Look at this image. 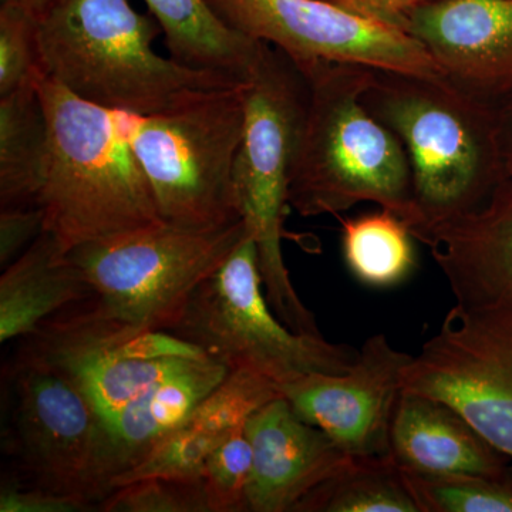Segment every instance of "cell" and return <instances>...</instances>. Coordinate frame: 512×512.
I'll return each instance as SVG.
<instances>
[{"label": "cell", "mask_w": 512, "mask_h": 512, "mask_svg": "<svg viewBox=\"0 0 512 512\" xmlns=\"http://www.w3.org/2000/svg\"><path fill=\"white\" fill-rule=\"evenodd\" d=\"M97 505L73 495L53 493L43 488L16 483L3 485L0 493L2 512H84Z\"/></svg>", "instance_id": "4dcf8cb0"}, {"label": "cell", "mask_w": 512, "mask_h": 512, "mask_svg": "<svg viewBox=\"0 0 512 512\" xmlns=\"http://www.w3.org/2000/svg\"><path fill=\"white\" fill-rule=\"evenodd\" d=\"M47 141L46 113L37 87L0 97V210L37 207Z\"/></svg>", "instance_id": "44dd1931"}, {"label": "cell", "mask_w": 512, "mask_h": 512, "mask_svg": "<svg viewBox=\"0 0 512 512\" xmlns=\"http://www.w3.org/2000/svg\"><path fill=\"white\" fill-rule=\"evenodd\" d=\"M242 35L278 47L293 62L356 63L386 72L441 76L419 40L326 0H208Z\"/></svg>", "instance_id": "7c38bea8"}, {"label": "cell", "mask_w": 512, "mask_h": 512, "mask_svg": "<svg viewBox=\"0 0 512 512\" xmlns=\"http://www.w3.org/2000/svg\"><path fill=\"white\" fill-rule=\"evenodd\" d=\"M403 30L461 92L491 107L512 97V0H439Z\"/></svg>", "instance_id": "5bb4252c"}, {"label": "cell", "mask_w": 512, "mask_h": 512, "mask_svg": "<svg viewBox=\"0 0 512 512\" xmlns=\"http://www.w3.org/2000/svg\"><path fill=\"white\" fill-rule=\"evenodd\" d=\"M160 30L128 0H60L37 25L43 70L80 99L134 117L244 84L158 55Z\"/></svg>", "instance_id": "277c9868"}, {"label": "cell", "mask_w": 512, "mask_h": 512, "mask_svg": "<svg viewBox=\"0 0 512 512\" xmlns=\"http://www.w3.org/2000/svg\"><path fill=\"white\" fill-rule=\"evenodd\" d=\"M389 454L404 471L419 474L507 476L512 461L453 407L403 392L390 427Z\"/></svg>", "instance_id": "ac0fdd59"}, {"label": "cell", "mask_w": 512, "mask_h": 512, "mask_svg": "<svg viewBox=\"0 0 512 512\" xmlns=\"http://www.w3.org/2000/svg\"><path fill=\"white\" fill-rule=\"evenodd\" d=\"M222 440L185 421L183 426L165 436L137 466L114 478L111 491L147 478L197 483L208 457Z\"/></svg>", "instance_id": "484cf974"}, {"label": "cell", "mask_w": 512, "mask_h": 512, "mask_svg": "<svg viewBox=\"0 0 512 512\" xmlns=\"http://www.w3.org/2000/svg\"><path fill=\"white\" fill-rule=\"evenodd\" d=\"M37 25L28 13L0 6V97L45 79Z\"/></svg>", "instance_id": "83f0119b"}, {"label": "cell", "mask_w": 512, "mask_h": 512, "mask_svg": "<svg viewBox=\"0 0 512 512\" xmlns=\"http://www.w3.org/2000/svg\"><path fill=\"white\" fill-rule=\"evenodd\" d=\"M59 2L60 0H0V6L22 10L40 22Z\"/></svg>", "instance_id": "836d02e7"}, {"label": "cell", "mask_w": 512, "mask_h": 512, "mask_svg": "<svg viewBox=\"0 0 512 512\" xmlns=\"http://www.w3.org/2000/svg\"><path fill=\"white\" fill-rule=\"evenodd\" d=\"M414 235L389 210L342 220L343 258L360 284L389 289L403 284L416 269Z\"/></svg>", "instance_id": "7402d4cb"}, {"label": "cell", "mask_w": 512, "mask_h": 512, "mask_svg": "<svg viewBox=\"0 0 512 512\" xmlns=\"http://www.w3.org/2000/svg\"><path fill=\"white\" fill-rule=\"evenodd\" d=\"M245 86L207 90L170 109L131 117V148L165 224L212 229L242 220L234 167Z\"/></svg>", "instance_id": "52a82bcc"}, {"label": "cell", "mask_w": 512, "mask_h": 512, "mask_svg": "<svg viewBox=\"0 0 512 512\" xmlns=\"http://www.w3.org/2000/svg\"><path fill=\"white\" fill-rule=\"evenodd\" d=\"M9 419L3 448L15 458V483L97 505L106 424L76 383L16 353L9 367Z\"/></svg>", "instance_id": "9c48e42d"}, {"label": "cell", "mask_w": 512, "mask_h": 512, "mask_svg": "<svg viewBox=\"0 0 512 512\" xmlns=\"http://www.w3.org/2000/svg\"><path fill=\"white\" fill-rule=\"evenodd\" d=\"M170 333L232 370H245L276 386L308 373H343L357 352L320 336L302 335L272 311L251 232L215 274L192 293Z\"/></svg>", "instance_id": "ba28073f"}, {"label": "cell", "mask_w": 512, "mask_h": 512, "mask_svg": "<svg viewBox=\"0 0 512 512\" xmlns=\"http://www.w3.org/2000/svg\"><path fill=\"white\" fill-rule=\"evenodd\" d=\"M403 392L456 409L512 461V309L454 305L403 372Z\"/></svg>", "instance_id": "30bf717a"}, {"label": "cell", "mask_w": 512, "mask_h": 512, "mask_svg": "<svg viewBox=\"0 0 512 512\" xmlns=\"http://www.w3.org/2000/svg\"><path fill=\"white\" fill-rule=\"evenodd\" d=\"M165 35L171 59L247 84L262 43L232 29L208 0H146Z\"/></svg>", "instance_id": "ffe728a7"}, {"label": "cell", "mask_w": 512, "mask_h": 512, "mask_svg": "<svg viewBox=\"0 0 512 512\" xmlns=\"http://www.w3.org/2000/svg\"><path fill=\"white\" fill-rule=\"evenodd\" d=\"M18 355L53 367L82 389L104 421L192 360L208 357L170 332L127 336L73 305L23 338Z\"/></svg>", "instance_id": "8fae6325"}, {"label": "cell", "mask_w": 512, "mask_h": 512, "mask_svg": "<svg viewBox=\"0 0 512 512\" xmlns=\"http://www.w3.org/2000/svg\"><path fill=\"white\" fill-rule=\"evenodd\" d=\"M89 296L79 269L43 231L0 276V342L33 335L47 320Z\"/></svg>", "instance_id": "d6986e66"}, {"label": "cell", "mask_w": 512, "mask_h": 512, "mask_svg": "<svg viewBox=\"0 0 512 512\" xmlns=\"http://www.w3.org/2000/svg\"><path fill=\"white\" fill-rule=\"evenodd\" d=\"M362 101L409 157L421 221L414 238L476 211L505 180L495 107L444 77L376 70Z\"/></svg>", "instance_id": "3957f363"}, {"label": "cell", "mask_w": 512, "mask_h": 512, "mask_svg": "<svg viewBox=\"0 0 512 512\" xmlns=\"http://www.w3.org/2000/svg\"><path fill=\"white\" fill-rule=\"evenodd\" d=\"M279 396L282 394L271 380L245 370H232L195 407L187 421L225 439L232 431L245 426L256 410Z\"/></svg>", "instance_id": "d4e9b609"}, {"label": "cell", "mask_w": 512, "mask_h": 512, "mask_svg": "<svg viewBox=\"0 0 512 512\" xmlns=\"http://www.w3.org/2000/svg\"><path fill=\"white\" fill-rule=\"evenodd\" d=\"M309 104L305 73L278 47L262 43L245 86V123L234 167L241 218L258 248L259 271L272 311L295 332L320 336L296 293L282 252L288 188Z\"/></svg>", "instance_id": "5b68a950"}, {"label": "cell", "mask_w": 512, "mask_h": 512, "mask_svg": "<svg viewBox=\"0 0 512 512\" xmlns=\"http://www.w3.org/2000/svg\"><path fill=\"white\" fill-rule=\"evenodd\" d=\"M430 248L457 305L512 309V183L487 202L417 238Z\"/></svg>", "instance_id": "2e32d148"}, {"label": "cell", "mask_w": 512, "mask_h": 512, "mask_svg": "<svg viewBox=\"0 0 512 512\" xmlns=\"http://www.w3.org/2000/svg\"><path fill=\"white\" fill-rule=\"evenodd\" d=\"M252 446L245 426L232 431L212 451L201 476L210 512H248Z\"/></svg>", "instance_id": "4316f807"}, {"label": "cell", "mask_w": 512, "mask_h": 512, "mask_svg": "<svg viewBox=\"0 0 512 512\" xmlns=\"http://www.w3.org/2000/svg\"><path fill=\"white\" fill-rule=\"evenodd\" d=\"M248 234L244 220L191 229L161 224L67 252L90 289L83 311L116 332H170L195 289Z\"/></svg>", "instance_id": "8992f818"}, {"label": "cell", "mask_w": 512, "mask_h": 512, "mask_svg": "<svg viewBox=\"0 0 512 512\" xmlns=\"http://www.w3.org/2000/svg\"><path fill=\"white\" fill-rule=\"evenodd\" d=\"M245 430L252 446L248 512H295L353 458L299 417L284 396L256 410Z\"/></svg>", "instance_id": "9a60e30c"}, {"label": "cell", "mask_w": 512, "mask_h": 512, "mask_svg": "<svg viewBox=\"0 0 512 512\" xmlns=\"http://www.w3.org/2000/svg\"><path fill=\"white\" fill-rule=\"evenodd\" d=\"M104 512H210L200 481L147 478L111 491L99 504Z\"/></svg>", "instance_id": "f1b7e54d"}, {"label": "cell", "mask_w": 512, "mask_h": 512, "mask_svg": "<svg viewBox=\"0 0 512 512\" xmlns=\"http://www.w3.org/2000/svg\"><path fill=\"white\" fill-rule=\"evenodd\" d=\"M295 512H420L390 454L353 457L306 495Z\"/></svg>", "instance_id": "603a6c76"}, {"label": "cell", "mask_w": 512, "mask_h": 512, "mask_svg": "<svg viewBox=\"0 0 512 512\" xmlns=\"http://www.w3.org/2000/svg\"><path fill=\"white\" fill-rule=\"evenodd\" d=\"M412 357L377 333L365 340L346 372L308 373L276 387L299 417L349 456H387L403 372Z\"/></svg>", "instance_id": "4fadbf2b"}, {"label": "cell", "mask_w": 512, "mask_h": 512, "mask_svg": "<svg viewBox=\"0 0 512 512\" xmlns=\"http://www.w3.org/2000/svg\"><path fill=\"white\" fill-rule=\"evenodd\" d=\"M402 471L420 512H512V473L494 477Z\"/></svg>", "instance_id": "cb8c5ba5"}, {"label": "cell", "mask_w": 512, "mask_h": 512, "mask_svg": "<svg viewBox=\"0 0 512 512\" xmlns=\"http://www.w3.org/2000/svg\"><path fill=\"white\" fill-rule=\"evenodd\" d=\"M45 231L39 207L0 210V266L8 268Z\"/></svg>", "instance_id": "f546056e"}, {"label": "cell", "mask_w": 512, "mask_h": 512, "mask_svg": "<svg viewBox=\"0 0 512 512\" xmlns=\"http://www.w3.org/2000/svg\"><path fill=\"white\" fill-rule=\"evenodd\" d=\"M47 156L37 207L64 254L80 245L161 224L123 123L127 114L77 97L45 77L37 86Z\"/></svg>", "instance_id": "7a4b0ae2"}, {"label": "cell", "mask_w": 512, "mask_h": 512, "mask_svg": "<svg viewBox=\"0 0 512 512\" xmlns=\"http://www.w3.org/2000/svg\"><path fill=\"white\" fill-rule=\"evenodd\" d=\"M495 126L504 177L512 183V97L495 107Z\"/></svg>", "instance_id": "d6a6232c"}, {"label": "cell", "mask_w": 512, "mask_h": 512, "mask_svg": "<svg viewBox=\"0 0 512 512\" xmlns=\"http://www.w3.org/2000/svg\"><path fill=\"white\" fill-rule=\"evenodd\" d=\"M228 373V367L210 357L192 360L161 377L104 421L101 476L107 495L114 478L137 466L165 436L183 426Z\"/></svg>", "instance_id": "e0dca14e"}, {"label": "cell", "mask_w": 512, "mask_h": 512, "mask_svg": "<svg viewBox=\"0 0 512 512\" xmlns=\"http://www.w3.org/2000/svg\"><path fill=\"white\" fill-rule=\"evenodd\" d=\"M309 104L289 180V207L301 217L339 215L373 202L420 227L412 168L399 137L377 120L362 96L375 69L356 63L302 64Z\"/></svg>", "instance_id": "6da1fadb"}, {"label": "cell", "mask_w": 512, "mask_h": 512, "mask_svg": "<svg viewBox=\"0 0 512 512\" xmlns=\"http://www.w3.org/2000/svg\"><path fill=\"white\" fill-rule=\"evenodd\" d=\"M326 2L360 18L403 30L404 23L410 15L439 0H326Z\"/></svg>", "instance_id": "1f68e13d"}]
</instances>
